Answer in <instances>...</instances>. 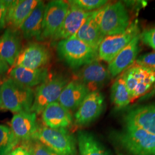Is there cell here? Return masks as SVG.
I'll return each instance as SVG.
<instances>
[{"mask_svg":"<svg viewBox=\"0 0 155 155\" xmlns=\"http://www.w3.org/2000/svg\"><path fill=\"white\" fill-rule=\"evenodd\" d=\"M92 16L104 36L124 33L131 23L127 6L120 1L108 2L92 12Z\"/></svg>","mask_w":155,"mask_h":155,"instance_id":"1","label":"cell"},{"mask_svg":"<svg viewBox=\"0 0 155 155\" xmlns=\"http://www.w3.org/2000/svg\"><path fill=\"white\" fill-rule=\"evenodd\" d=\"M56 53L61 61L74 70L99 59L97 51L74 37L59 41Z\"/></svg>","mask_w":155,"mask_h":155,"instance_id":"2","label":"cell"},{"mask_svg":"<svg viewBox=\"0 0 155 155\" xmlns=\"http://www.w3.org/2000/svg\"><path fill=\"white\" fill-rule=\"evenodd\" d=\"M2 108L15 113L31 111L33 89L8 78L1 84Z\"/></svg>","mask_w":155,"mask_h":155,"instance_id":"3","label":"cell"},{"mask_svg":"<svg viewBox=\"0 0 155 155\" xmlns=\"http://www.w3.org/2000/svg\"><path fill=\"white\" fill-rule=\"evenodd\" d=\"M122 147L133 155H155V136L139 127L125 125L116 135Z\"/></svg>","mask_w":155,"mask_h":155,"instance_id":"4","label":"cell"},{"mask_svg":"<svg viewBox=\"0 0 155 155\" xmlns=\"http://www.w3.org/2000/svg\"><path fill=\"white\" fill-rule=\"evenodd\" d=\"M32 139L38 141L61 155L77 154L75 139L66 129L39 127Z\"/></svg>","mask_w":155,"mask_h":155,"instance_id":"5","label":"cell"},{"mask_svg":"<svg viewBox=\"0 0 155 155\" xmlns=\"http://www.w3.org/2000/svg\"><path fill=\"white\" fill-rule=\"evenodd\" d=\"M68 82V79L64 76L50 75L34 91V100L31 111L39 114L48 105L58 102L63 89Z\"/></svg>","mask_w":155,"mask_h":155,"instance_id":"6","label":"cell"},{"mask_svg":"<svg viewBox=\"0 0 155 155\" xmlns=\"http://www.w3.org/2000/svg\"><path fill=\"white\" fill-rule=\"evenodd\" d=\"M132 102L149 93L155 82V71L134 63L122 73Z\"/></svg>","mask_w":155,"mask_h":155,"instance_id":"7","label":"cell"},{"mask_svg":"<svg viewBox=\"0 0 155 155\" xmlns=\"http://www.w3.org/2000/svg\"><path fill=\"white\" fill-rule=\"evenodd\" d=\"M139 34L140 33L139 25L137 21H135L131 22L124 33L105 36L98 50V59L108 63H110L120 51Z\"/></svg>","mask_w":155,"mask_h":155,"instance_id":"8","label":"cell"},{"mask_svg":"<svg viewBox=\"0 0 155 155\" xmlns=\"http://www.w3.org/2000/svg\"><path fill=\"white\" fill-rule=\"evenodd\" d=\"M76 71L74 79L83 84L90 93L99 91L111 79L107 67L100 62L99 59L84 65Z\"/></svg>","mask_w":155,"mask_h":155,"instance_id":"9","label":"cell"},{"mask_svg":"<svg viewBox=\"0 0 155 155\" xmlns=\"http://www.w3.org/2000/svg\"><path fill=\"white\" fill-rule=\"evenodd\" d=\"M69 7L67 1L61 0L51 1L45 5L39 41L52 39L63 22Z\"/></svg>","mask_w":155,"mask_h":155,"instance_id":"10","label":"cell"},{"mask_svg":"<svg viewBox=\"0 0 155 155\" xmlns=\"http://www.w3.org/2000/svg\"><path fill=\"white\" fill-rule=\"evenodd\" d=\"M104 101V97L100 91L89 93L74 114L75 124L84 126L93 122L102 113Z\"/></svg>","mask_w":155,"mask_h":155,"instance_id":"11","label":"cell"},{"mask_svg":"<svg viewBox=\"0 0 155 155\" xmlns=\"http://www.w3.org/2000/svg\"><path fill=\"white\" fill-rule=\"evenodd\" d=\"M50 59L51 53L47 46L32 43L21 50L13 66L36 69L44 67Z\"/></svg>","mask_w":155,"mask_h":155,"instance_id":"12","label":"cell"},{"mask_svg":"<svg viewBox=\"0 0 155 155\" xmlns=\"http://www.w3.org/2000/svg\"><path fill=\"white\" fill-rule=\"evenodd\" d=\"M69 6L63 22L51 39L53 41H60L74 36L92 13V12L84 11L75 6Z\"/></svg>","mask_w":155,"mask_h":155,"instance_id":"13","label":"cell"},{"mask_svg":"<svg viewBox=\"0 0 155 155\" xmlns=\"http://www.w3.org/2000/svg\"><path fill=\"white\" fill-rule=\"evenodd\" d=\"M124 121L127 125L139 127L155 136V105L134 108L127 112Z\"/></svg>","mask_w":155,"mask_h":155,"instance_id":"14","label":"cell"},{"mask_svg":"<svg viewBox=\"0 0 155 155\" xmlns=\"http://www.w3.org/2000/svg\"><path fill=\"white\" fill-rule=\"evenodd\" d=\"M140 35L134 38L115 58L109 63L107 69L111 78L118 76L131 66L136 61L139 52Z\"/></svg>","mask_w":155,"mask_h":155,"instance_id":"15","label":"cell"},{"mask_svg":"<svg viewBox=\"0 0 155 155\" xmlns=\"http://www.w3.org/2000/svg\"><path fill=\"white\" fill-rule=\"evenodd\" d=\"M21 35L19 29L8 28L0 37V56L11 66L21 51Z\"/></svg>","mask_w":155,"mask_h":155,"instance_id":"16","label":"cell"},{"mask_svg":"<svg viewBox=\"0 0 155 155\" xmlns=\"http://www.w3.org/2000/svg\"><path fill=\"white\" fill-rule=\"evenodd\" d=\"M38 127L36 114L32 111L16 113L12 119L11 128L19 141L31 140Z\"/></svg>","mask_w":155,"mask_h":155,"instance_id":"17","label":"cell"},{"mask_svg":"<svg viewBox=\"0 0 155 155\" xmlns=\"http://www.w3.org/2000/svg\"><path fill=\"white\" fill-rule=\"evenodd\" d=\"M41 113L45 125L52 129H66L73 122L71 112L58 102L48 105Z\"/></svg>","mask_w":155,"mask_h":155,"instance_id":"18","label":"cell"},{"mask_svg":"<svg viewBox=\"0 0 155 155\" xmlns=\"http://www.w3.org/2000/svg\"><path fill=\"white\" fill-rule=\"evenodd\" d=\"M89 93L83 84L73 79L63 89L58 102L70 112L77 110Z\"/></svg>","mask_w":155,"mask_h":155,"instance_id":"19","label":"cell"},{"mask_svg":"<svg viewBox=\"0 0 155 155\" xmlns=\"http://www.w3.org/2000/svg\"><path fill=\"white\" fill-rule=\"evenodd\" d=\"M39 2V0L12 1L7 13L6 24L9 26V28L20 29L23 22Z\"/></svg>","mask_w":155,"mask_h":155,"instance_id":"20","label":"cell"},{"mask_svg":"<svg viewBox=\"0 0 155 155\" xmlns=\"http://www.w3.org/2000/svg\"><path fill=\"white\" fill-rule=\"evenodd\" d=\"M9 75L15 81L32 89L45 82L50 75V73L48 68L45 67L31 69L12 66L9 71Z\"/></svg>","mask_w":155,"mask_h":155,"instance_id":"21","label":"cell"},{"mask_svg":"<svg viewBox=\"0 0 155 155\" xmlns=\"http://www.w3.org/2000/svg\"><path fill=\"white\" fill-rule=\"evenodd\" d=\"M45 7V2L39 1L38 5L23 22L20 30L24 39L30 40L35 38L39 41L41 33Z\"/></svg>","mask_w":155,"mask_h":155,"instance_id":"22","label":"cell"},{"mask_svg":"<svg viewBox=\"0 0 155 155\" xmlns=\"http://www.w3.org/2000/svg\"><path fill=\"white\" fill-rule=\"evenodd\" d=\"M72 37L80 40L98 52L100 44L105 36L101 32L97 23L94 21L91 13L77 33Z\"/></svg>","mask_w":155,"mask_h":155,"instance_id":"23","label":"cell"},{"mask_svg":"<svg viewBox=\"0 0 155 155\" xmlns=\"http://www.w3.org/2000/svg\"><path fill=\"white\" fill-rule=\"evenodd\" d=\"M77 140L81 155H108L91 133L79 130L77 133Z\"/></svg>","mask_w":155,"mask_h":155,"instance_id":"24","label":"cell"},{"mask_svg":"<svg viewBox=\"0 0 155 155\" xmlns=\"http://www.w3.org/2000/svg\"><path fill=\"white\" fill-rule=\"evenodd\" d=\"M110 98L117 109H123L132 102L122 73L117 77L111 87Z\"/></svg>","mask_w":155,"mask_h":155,"instance_id":"25","label":"cell"},{"mask_svg":"<svg viewBox=\"0 0 155 155\" xmlns=\"http://www.w3.org/2000/svg\"><path fill=\"white\" fill-rule=\"evenodd\" d=\"M19 142L11 128L0 125V155H8Z\"/></svg>","mask_w":155,"mask_h":155,"instance_id":"26","label":"cell"},{"mask_svg":"<svg viewBox=\"0 0 155 155\" xmlns=\"http://www.w3.org/2000/svg\"><path fill=\"white\" fill-rule=\"evenodd\" d=\"M67 2L70 5L86 12L96 11L108 3L106 0H70Z\"/></svg>","mask_w":155,"mask_h":155,"instance_id":"27","label":"cell"},{"mask_svg":"<svg viewBox=\"0 0 155 155\" xmlns=\"http://www.w3.org/2000/svg\"><path fill=\"white\" fill-rule=\"evenodd\" d=\"M22 147L29 152L31 155H62L51 150L36 140H28Z\"/></svg>","mask_w":155,"mask_h":155,"instance_id":"28","label":"cell"},{"mask_svg":"<svg viewBox=\"0 0 155 155\" xmlns=\"http://www.w3.org/2000/svg\"><path fill=\"white\" fill-rule=\"evenodd\" d=\"M134 63L155 71V51L140 56Z\"/></svg>","mask_w":155,"mask_h":155,"instance_id":"29","label":"cell"},{"mask_svg":"<svg viewBox=\"0 0 155 155\" xmlns=\"http://www.w3.org/2000/svg\"><path fill=\"white\" fill-rule=\"evenodd\" d=\"M140 40L155 51V27L144 31L140 35Z\"/></svg>","mask_w":155,"mask_h":155,"instance_id":"30","label":"cell"},{"mask_svg":"<svg viewBox=\"0 0 155 155\" xmlns=\"http://www.w3.org/2000/svg\"><path fill=\"white\" fill-rule=\"evenodd\" d=\"M12 1L0 0V31L5 27L8 11Z\"/></svg>","mask_w":155,"mask_h":155,"instance_id":"31","label":"cell"},{"mask_svg":"<svg viewBox=\"0 0 155 155\" xmlns=\"http://www.w3.org/2000/svg\"><path fill=\"white\" fill-rule=\"evenodd\" d=\"M8 155H31L29 152L23 147H16Z\"/></svg>","mask_w":155,"mask_h":155,"instance_id":"32","label":"cell"},{"mask_svg":"<svg viewBox=\"0 0 155 155\" xmlns=\"http://www.w3.org/2000/svg\"><path fill=\"white\" fill-rule=\"evenodd\" d=\"M8 64L0 56V77L8 70Z\"/></svg>","mask_w":155,"mask_h":155,"instance_id":"33","label":"cell"},{"mask_svg":"<svg viewBox=\"0 0 155 155\" xmlns=\"http://www.w3.org/2000/svg\"><path fill=\"white\" fill-rule=\"evenodd\" d=\"M155 96V82L152 87L150 89L149 93H148L146 95H145L143 97L140 98V101H144V100H148L150 98Z\"/></svg>","mask_w":155,"mask_h":155,"instance_id":"34","label":"cell"},{"mask_svg":"<svg viewBox=\"0 0 155 155\" xmlns=\"http://www.w3.org/2000/svg\"><path fill=\"white\" fill-rule=\"evenodd\" d=\"M0 107L2 108V101H1V85H0Z\"/></svg>","mask_w":155,"mask_h":155,"instance_id":"35","label":"cell"},{"mask_svg":"<svg viewBox=\"0 0 155 155\" xmlns=\"http://www.w3.org/2000/svg\"><path fill=\"white\" fill-rule=\"evenodd\" d=\"M118 155H122V153H118Z\"/></svg>","mask_w":155,"mask_h":155,"instance_id":"36","label":"cell"}]
</instances>
